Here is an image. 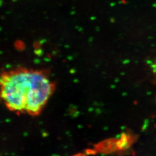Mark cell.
<instances>
[{
	"label": "cell",
	"instance_id": "6da1fadb",
	"mask_svg": "<svg viewBox=\"0 0 156 156\" xmlns=\"http://www.w3.org/2000/svg\"><path fill=\"white\" fill-rule=\"evenodd\" d=\"M55 90L53 80L41 71L20 68L0 74V104L17 115L38 116Z\"/></svg>",
	"mask_w": 156,
	"mask_h": 156
},
{
	"label": "cell",
	"instance_id": "7a4b0ae2",
	"mask_svg": "<svg viewBox=\"0 0 156 156\" xmlns=\"http://www.w3.org/2000/svg\"><path fill=\"white\" fill-rule=\"evenodd\" d=\"M131 138L126 134H124L123 136L119 140H109L101 142L99 145L95 146L93 151H98L100 152H106V151H112L113 150H121L128 147L130 144Z\"/></svg>",
	"mask_w": 156,
	"mask_h": 156
},
{
	"label": "cell",
	"instance_id": "3957f363",
	"mask_svg": "<svg viewBox=\"0 0 156 156\" xmlns=\"http://www.w3.org/2000/svg\"><path fill=\"white\" fill-rule=\"evenodd\" d=\"M71 156H87V154L83 153H79L75 154Z\"/></svg>",
	"mask_w": 156,
	"mask_h": 156
},
{
	"label": "cell",
	"instance_id": "277c9868",
	"mask_svg": "<svg viewBox=\"0 0 156 156\" xmlns=\"http://www.w3.org/2000/svg\"><path fill=\"white\" fill-rule=\"evenodd\" d=\"M152 67H153V69L154 72H156V64H155L154 65H153Z\"/></svg>",
	"mask_w": 156,
	"mask_h": 156
}]
</instances>
